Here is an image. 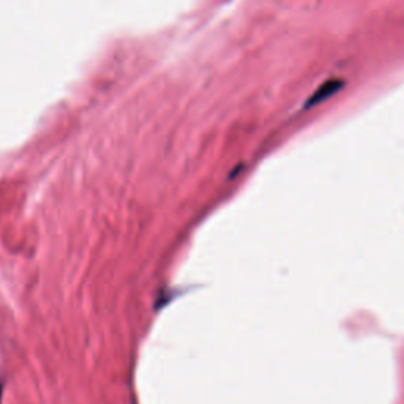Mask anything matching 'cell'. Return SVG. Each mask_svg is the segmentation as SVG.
Here are the masks:
<instances>
[{"label": "cell", "mask_w": 404, "mask_h": 404, "mask_svg": "<svg viewBox=\"0 0 404 404\" xmlns=\"http://www.w3.org/2000/svg\"><path fill=\"white\" fill-rule=\"evenodd\" d=\"M344 87V81L338 78H332L329 81H325L324 84H320L316 92H314L310 98L306 100L305 108H313V106H318L320 103H324L325 100H329L334 97L335 93H338Z\"/></svg>", "instance_id": "1"}]
</instances>
